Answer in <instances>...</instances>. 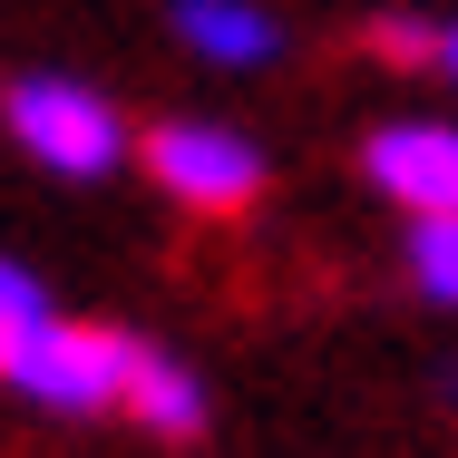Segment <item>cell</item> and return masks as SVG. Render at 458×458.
<instances>
[{"instance_id": "3957f363", "label": "cell", "mask_w": 458, "mask_h": 458, "mask_svg": "<svg viewBox=\"0 0 458 458\" xmlns=\"http://www.w3.org/2000/svg\"><path fill=\"white\" fill-rule=\"evenodd\" d=\"M147 166H157V185H166L176 205H195V215H244V205L264 195V147L234 137V127H205V117L147 127Z\"/></svg>"}, {"instance_id": "277c9868", "label": "cell", "mask_w": 458, "mask_h": 458, "mask_svg": "<svg viewBox=\"0 0 458 458\" xmlns=\"http://www.w3.org/2000/svg\"><path fill=\"white\" fill-rule=\"evenodd\" d=\"M361 166H370V185H380L390 205H410L420 225H449L458 215V127L449 117H390L361 147Z\"/></svg>"}, {"instance_id": "52a82bcc", "label": "cell", "mask_w": 458, "mask_h": 458, "mask_svg": "<svg viewBox=\"0 0 458 458\" xmlns=\"http://www.w3.org/2000/svg\"><path fill=\"white\" fill-rule=\"evenodd\" d=\"M439 30H449V20H370L361 49L390 59V69H439Z\"/></svg>"}, {"instance_id": "30bf717a", "label": "cell", "mask_w": 458, "mask_h": 458, "mask_svg": "<svg viewBox=\"0 0 458 458\" xmlns=\"http://www.w3.org/2000/svg\"><path fill=\"white\" fill-rule=\"evenodd\" d=\"M439 79H458V20L439 30Z\"/></svg>"}, {"instance_id": "6da1fadb", "label": "cell", "mask_w": 458, "mask_h": 458, "mask_svg": "<svg viewBox=\"0 0 458 458\" xmlns=\"http://www.w3.org/2000/svg\"><path fill=\"white\" fill-rule=\"evenodd\" d=\"M127 361H137V332H98V322H69V312L0 342V380L39 410H117Z\"/></svg>"}, {"instance_id": "5b68a950", "label": "cell", "mask_w": 458, "mask_h": 458, "mask_svg": "<svg viewBox=\"0 0 458 458\" xmlns=\"http://www.w3.org/2000/svg\"><path fill=\"white\" fill-rule=\"evenodd\" d=\"M166 30H176L195 59H215V69H264V59H283L274 10H254V0H166Z\"/></svg>"}, {"instance_id": "8992f818", "label": "cell", "mask_w": 458, "mask_h": 458, "mask_svg": "<svg viewBox=\"0 0 458 458\" xmlns=\"http://www.w3.org/2000/svg\"><path fill=\"white\" fill-rule=\"evenodd\" d=\"M137 429H157V439H195L205 429V390H195V370L166 361L157 342H137V361H127V400H117Z\"/></svg>"}, {"instance_id": "7a4b0ae2", "label": "cell", "mask_w": 458, "mask_h": 458, "mask_svg": "<svg viewBox=\"0 0 458 458\" xmlns=\"http://www.w3.org/2000/svg\"><path fill=\"white\" fill-rule=\"evenodd\" d=\"M0 117H10V137H20L39 166H59V176H107V166L127 157V117H117L89 79H20V89L0 98Z\"/></svg>"}, {"instance_id": "9c48e42d", "label": "cell", "mask_w": 458, "mask_h": 458, "mask_svg": "<svg viewBox=\"0 0 458 458\" xmlns=\"http://www.w3.org/2000/svg\"><path fill=\"white\" fill-rule=\"evenodd\" d=\"M30 322H49V293H39V274H20V264L0 254V342L30 332Z\"/></svg>"}, {"instance_id": "ba28073f", "label": "cell", "mask_w": 458, "mask_h": 458, "mask_svg": "<svg viewBox=\"0 0 458 458\" xmlns=\"http://www.w3.org/2000/svg\"><path fill=\"white\" fill-rule=\"evenodd\" d=\"M410 283H420L429 302H458V215L410 234Z\"/></svg>"}]
</instances>
